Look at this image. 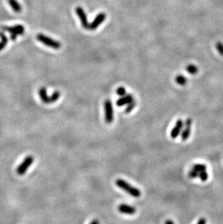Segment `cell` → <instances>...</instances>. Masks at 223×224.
<instances>
[{"mask_svg": "<svg viewBox=\"0 0 223 224\" xmlns=\"http://www.w3.org/2000/svg\"><path fill=\"white\" fill-rule=\"evenodd\" d=\"M89 224H99V221L98 219H94Z\"/></svg>", "mask_w": 223, "mask_h": 224, "instance_id": "obj_25", "label": "cell"}, {"mask_svg": "<svg viewBox=\"0 0 223 224\" xmlns=\"http://www.w3.org/2000/svg\"><path fill=\"white\" fill-rule=\"evenodd\" d=\"M198 178H200V180H201V181L204 182L207 181L208 178H209V174H208L207 171H204L198 173Z\"/></svg>", "mask_w": 223, "mask_h": 224, "instance_id": "obj_20", "label": "cell"}, {"mask_svg": "<svg viewBox=\"0 0 223 224\" xmlns=\"http://www.w3.org/2000/svg\"><path fill=\"white\" fill-rule=\"evenodd\" d=\"M136 106V100L132 101L131 102L127 105V107H126L125 110V113H130V112L135 108Z\"/></svg>", "mask_w": 223, "mask_h": 224, "instance_id": "obj_17", "label": "cell"}, {"mask_svg": "<svg viewBox=\"0 0 223 224\" xmlns=\"http://www.w3.org/2000/svg\"><path fill=\"white\" fill-rule=\"evenodd\" d=\"M188 176L190 178H196L198 177V173L191 168L188 172Z\"/></svg>", "mask_w": 223, "mask_h": 224, "instance_id": "obj_22", "label": "cell"}, {"mask_svg": "<svg viewBox=\"0 0 223 224\" xmlns=\"http://www.w3.org/2000/svg\"><path fill=\"white\" fill-rule=\"evenodd\" d=\"M207 165L205 164H201V163H197V164H194L192 166V169L195 170L196 171H197L198 173L201 172V171H207Z\"/></svg>", "mask_w": 223, "mask_h": 224, "instance_id": "obj_15", "label": "cell"}, {"mask_svg": "<svg viewBox=\"0 0 223 224\" xmlns=\"http://www.w3.org/2000/svg\"><path fill=\"white\" fill-rule=\"evenodd\" d=\"M116 94L120 97H123L126 95V90L124 87H119L117 88L116 90Z\"/></svg>", "mask_w": 223, "mask_h": 224, "instance_id": "obj_21", "label": "cell"}, {"mask_svg": "<svg viewBox=\"0 0 223 224\" xmlns=\"http://www.w3.org/2000/svg\"><path fill=\"white\" fill-rule=\"evenodd\" d=\"M175 81L177 84L180 86H185L187 84V79L185 76H182V75H178L176 78H175Z\"/></svg>", "mask_w": 223, "mask_h": 224, "instance_id": "obj_16", "label": "cell"}, {"mask_svg": "<svg viewBox=\"0 0 223 224\" xmlns=\"http://www.w3.org/2000/svg\"><path fill=\"white\" fill-rule=\"evenodd\" d=\"M115 184L119 188H120L121 189H122L133 197L139 198L141 196V191L138 188L133 186L131 184L128 183L126 181L122 179V178H118V179L115 181Z\"/></svg>", "mask_w": 223, "mask_h": 224, "instance_id": "obj_1", "label": "cell"}, {"mask_svg": "<svg viewBox=\"0 0 223 224\" xmlns=\"http://www.w3.org/2000/svg\"><path fill=\"white\" fill-rule=\"evenodd\" d=\"M39 97H40V99L43 103H45V104H51L50 96H48V95H47L46 88H40V89L39 91Z\"/></svg>", "mask_w": 223, "mask_h": 224, "instance_id": "obj_12", "label": "cell"}, {"mask_svg": "<svg viewBox=\"0 0 223 224\" xmlns=\"http://www.w3.org/2000/svg\"><path fill=\"white\" fill-rule=\"evenodd\" d=\"M1 29L4 31H7L10 33V39L12 41H15L18 36L23 35L25 33V28L22 25H15L14 26H1Z\"/></svg>", "mask_w": 223, "mask_h": 224, "instance_id": "obj_2", "label": "cell"}, {"mask_svg": "<svg viewBox=\"0 0 223 224\" xmlns=\"http://www.w3.org/2000/svg\"><path fill=\"white\" fill-rule=\"evenodd\" d=\"M60 95H61V94H60V91H54V93H53L52 95L50 96L51 104H52V103L55 102L57 101L58 99H60Z\"/></svg>", "mask_w": 223, "mask_h": 224, "instance_id": "obj_19", "label": "cell"}, {"mask_svg": "<svg viewBox=\"0 0 223 224\" xmlns=\"http://www.w3.org/2000/svg\"><path fill=\"white\" fill-rule=\"evenodd\" d=\"M106 19V15L104 12H101L98 14L94 18V20L91 23H89V27H88V30L90 31H94L96 30L99 26L101 25L102 22L105 21Z\"/></svg>", "mask_w": 223, "mask_h": 224, "instance_id": "obj_9", "label": "cell"}, {"mask_svg": "<svg viewBox=\"0 0 223 224\" xmlns=\"http://www.w3.org/2000/svg\"><path fill=\"white\" fill-rule=\"evenodd\" d=\"M217 50L221 55H223V44L222 42H217L216 44Z\"/></svg>", "mask_w": 223, "mask_h": 224, "instance_id": "obj_23", "label": "cell"}, {"mask_svg": "<svg viewBox=\"0 0 223 224\" xmlns=\"http://www.w3.org/2000/svg\"><path fill=\"white\" fill-rule=\"evenodd\" d=\"M133 95H125L123 97H121L120 99H118L116 102V105L118 107H122L124 105H127L129 103L131 102L132 101H133Z\"/></svg>", "mask_w": 223, "mask_h": 224, "instance_id": "obj_11", "label": "cell"}, {"mask_svg": "<svg viewBox=\"0 0 223 224\" xmlns=\"http://www.w3.org/2000/svg\"><path fill=\"white\" fill-rule=\"evenodd\" d=\"M33 157L31 155H28L26 157L25 159L23 160V161L22 162V163L20 164L17 168V174L19 176H22L26 173V171H28V169L29 168V167L33 164Z\"/></svg>", "mask_w": 223, "mask_h": 224, "instance_id": "obj_5", "label": "cell"}, {"mask_svg": "<svg viewBox=\"0 0 223 224\" xmlns=\"http://www.w3.org/2000/svg\"><path fill=\"white\" fill-rule=\"evenodd\" d=\"M105 107V120L107 123H112L114 120V110L113 105L110 99H107L104 103Z\"/></svg>", "mask_w": 223, "mask_h": 224, "instance_id": "obj_4", "label": "cell"}, {"mask_svg": "<svg viewBox=\"0 0 223 224\" xmlns=\"http://www.w3.org/2000/svg\"><path fill=\"white\" fill-rule=\"evenodd\" d=\"M193 123V120L191 118H187L184 123V126L181 131L180 136L182 141H186L188 140L189 136L190 135V132H191V126Z\"/></svg>", "mask_w": 223, "mask_h": 224, "instance_id": "obj_6", "label": "cell"}, {"mask_svg": "<svg viewBox=\"0 0 223 224\" xmlns=\"http://www.w3.org/2000/svg\"><path fill=\"white\" fill-rule=\"evenodd\" d=\"M36 39L38 41H39L42 44L46 45V47L54 49V50H59L62 47L61 43L59 42V41L54 40V39L47 36L43 35V33H39L36 36Z\"/></svg>", "mask_w": 223, "mask_h": 224, "instance_id": "obj_3", "label": "cell"}, {"mask_svg": "<svg viewBox=\"0 0 223 224\" xmlns=\"http://www.w3.org/2000/svg\"><path fill=\"white\" fill-rule=\"evenodd\" d=\"M164 224H175L174 222L172 221V220H167L165 222H164Z\"/></svg>", "mask_w": 223, "mask_h": 224, "instance_id": "obj_26", "label": "cell"}, {"mask_svg": "<svg viewBox=\"0 0 223 224\" xmlns=\"http://www.w3.org/2000/svg\"><path fill=\"white\" fill-rule=\"evenodd\" d=\"M186 71L191 75H195L198 72V68L196 65L190 64L186 67Z\"/></svg>", "mask_w": 223, "mask_h": 224, "instance_id": "obj_18", "label": "cell"}, {"mask_svg": "<svg viewBox=\"0 0 223 224\" xmlns=\"http://www.w3.org/2000/svg\"><path fill=\"white\" fill-rule=\"evenodd\" d=\"M8 2L9 6L11 7V8L12 9V10L14 11L16 13L21 12L22 6L17 0H8Z\"/></svg>", "mask_w": 223, "mask_h": 224, "instance_id": "obj_13", "label": "cell"}, {"mask_svg": "<svg viewBox=\"0 0 223 224\" xmlns=\"http://www.w3.org/2000/svg\"><path fill=\"white\" fill-rule=\"evenodd\" d=\"M183 126H184V122H183V120L182 119L177 120L170 132L171 138L175 139L177 138V136H180L181 131H182L183 129Z\"/></svg>", "mask_w": 223, "mask_h": 224, "instance_id": "obj_7", "label": "cell"}, {"mask_svg": "<svg viewBox=\"0 0 223 224\" xmlns=\"http://www.w3.org/2000/svg\"><path fill=\"white\" fill-rule=\"evenodd\" d=\"M196 224H207V219L205 218H201Z\"/></svg>", "mask_w": 223, "mask_h": 224, "instance_id": "obj_24", "label": "cell"}, {"mask_svg": "<svg viewBox=\"0 0 223 224\" xmlns=\"http://www.w3.org/2000/svg\"><path fill=\"white\" fill-rule=\"evenodd\" d=\"M0 39H1V41H0V51H2L5 48L7 44L8 43V39H7V36L2 31H0Z\"/></svg>", "mask_w": 223, "mask_h": 224, "instance_id": "obj_14", "label": "cell"}, {"mask_svg": "<svg viewBox=\"0 0 223 224\" xmlns=\"http://www.w3.org/2000/svg\"><path fill=\"white\" fill-rule=\"evenodd\" d=\"M75 12L78 16L79 19L81 20V25H82L84 29H88L89 27V23H88V20H87V16L86 12L84 9L81 7H77L75 8Z\"/></svg>", "mask_w": 223, "mask_h": 224, "instance_id": "obj_8", "label": "cell"}, {"mask_svg": "<svg viewBox=\"0 0 223 224\" xmlns=\"http://www.w3.org/2000/svg\"><path fill=\"white\" fill-rule=\"evenodd\" d=\"M118 211L122 214L125 215H134L136 212V208L135 207L131 206V205L127 204H120L118 206Z\"/></svg>", "mask_w": 223, "mask_h": 224, "instance_id": "obj_10", "label": "cell"}]
</instances>
